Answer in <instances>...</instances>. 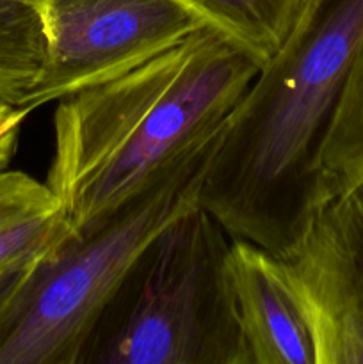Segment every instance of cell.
<instances>
[{
  "instance_id": "cell-1",
  "label": "cell",
  "mask_w": 363,
  "mask_h": 364,
  "mask_svg": "<svg viewBox=\"0 0 363 364\" xmlns=\"http://www.w3.org/2000/svg\"><path fill=\"white\" fill-rule=\"evenodd\" d=\"M260 66L205 25L141 66L59 100L45 183L73 230L109 217L216 142Z\"/></svg>"
},
{
  "instance_id": "cell-2",
  "label": "cell",
  "mask_w": 363,
  "mask_h": 364,
  "mask_svg": "<svg viewBox=\"0 0 363 364\" xmlns=\"http://www.w3.org/2000/svg\"><path fill=\"white\" fill-rule=\"evenodd\" d=\"M363 41V0H302L221 134L199 206L283 258L319 208V156Z\"/></svg>"
},
{
  "instance_id": "cell-3",
  "label": "cell",
  "mask_w": 363,
  "mask_h": 364,
  "mask_svg": "<svg viewBox=\"0 0 363 364\" xmlns=\"http://www.w3.org/2000/svg\"><path fill=\"white\" fill-rule=\"evenodd\" d=\"M231 235L196 205L141 252L80 364H251L230 267Z\"/></svg>"
},
{
  "instance_id": "cell-4",
  "label": "cell",
  "mask_w": 363,
  "mask_h": 364,
  "mask_svg": "<svg viewBox=\"0 0 363 364\" xmlns=\"http://www.w3.org/2000/svg\"><path fill=\"white\" fill-rule=\"evenodd\" d=\"M219 139L32 265L0 313V364H80L135 259L164 228L199 205Z\"/></svg>"
},
{
  "instance_id": "cell-5",
  "label": "cell",
  "mask_w": 363,
  "mask_h": 364,
  "mask_svg": "<svg viewBox=\"0 0 363 364\" xmlns=\"http://www.w3.org/2000/svg\"><path fill=\"white\" fill-rule=\"evenodd\" d=\"M45 31L34 110L112 80L173 48L205 21L182 0H31Z\"/></svg>"
},
{
  "instance_id": "cell-6",
  "label": "cell",
  "mask_w": 363,
  "mask_h": 364,
  "mask_svg": "<svg viewBox=\"0 0 363 364\" xmlns=\"http://www.w3.org/2000/svg\"><path fill=\"white\" fill-rule=\"evenodd\" d=\"M278 265L312 329L317 364H363V183L322 203Z\"/></svg>"
},
{
  "instance_id": "cell-7",
  "label": "cell",
  "mask_w": 363,
  "mask_h": 364,
  "mask_svg": "<svg viewBox=\"0 0 363 364\" xmlns=\"http://www.w3.org/2000/svg\"><path fill=\"white\" fill-rule=\"evenodd\" d=\"M230 267L249 363L317 364L312 329L276 256L244 238H231Z\"/></svg>"
},
{
  "instance_id": "cell-8",
  "label": "cell",
  "mask_w": 363,
  "mask_h": 364,
  "mask_svg": "<svg viewBox=\"0 0 363 364\" xmlns=\"http://www.w3.org/2000/svg\"><path fill=\"white\" fill-rule=\"evenodd\" d=\"M73 233L45 181L0 169V272L48 255Z\"/></svg>"
},
{
  "instance_id": "cell-9",
  "label": "cell",
  "mask_w": 363,
  "mask_h": 364,
  "mask_svg": "<svg viewBox=\"0 0 363 364\" xmlns=\"http://www.w3.org/2000/svg\"><path fill=\"white\" fill-rule=\"evenodd\" d=\"M363 183V41L351 64L319 156V206Z\"/></svg>"
},
{
  "instance_id": "cell-10",
  "label": "cell",
  "mask_w": 363,
  "mask_h": 364,
  "mask_svg": "<svg viewBox=\"0 0 363 364\" xmlns=\"http://www.w3.org/2000/svg\"><path fill=\"white\" fill-rule=\"evenodd\" d=\"M206 25L217 28L265 63L287 39L302 0H182Z\"/></svg>"
},
{
  "instance_id": "cell-11",
  "label": "cell",
  "mask_w": 363,
  "mask_h": 364,
  "mask_svg": "<svg viewBox=\"0 0 363 364\" xmlns=\"http://www.w3.org/2000/svg\"><path fill=\"white\" fill-rule=\"evenodd\" d=\"M45 53V31L34 4L0 0V103L27 109Z\"/></svg>"
},
{
  "instance_id": "cell-12",
  "label": "cell",
  "mask_w": 363,
  "mask_h": 364,
  "mask_svg": "<svg viewBox=\"0 0 363 364\" xmlns=\"http://www.w3.org/2000/svg\"><path fill=\"white\" fill-rule=\"evenodd\" d=\"M31 110L0 103V169L9 166L18 146V137Z\"/></svg>"
},
{
  "instance_id": "cell-13",
  "label": "cell",
  "mask_w": 363,
  "mask_h": 364,
  "mask_svg": "<svg viewBox=\"0 0 363 364\" xmlns=\"http://www.w3.org/2000/svg\"><path fill=\"white\" fill-rule=\"evenodd\" d=\"M38 259L27 263V265L14 267V269L0 272V313H2V309L6 308L7 302L11 301V297L16 294V290L21 287V283L25 281V277H27L28 270L32 269V265H34Z\"/></svg>"
}]
</instances>
